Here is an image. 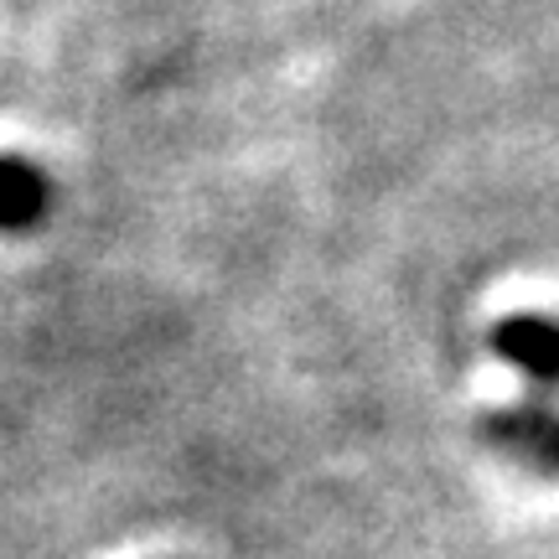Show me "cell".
<instances>
[{
    "instance_id": "6da1fadb",
    "label": "cell",
    "mask_w": 559,
    "mask_h": 559,
    "mask_svg": "<svg viewBox=\"0 0 559 559\" xmlns=\"http://www.w3.org/2000/svg\"><path fill=\"white\" fill-rule=\"evenodd\" d=\"M481 430L492 445L508 456L528 461L539 472H559V415L549 404H508V409H487Z\"/></svg>"
},
{
    "instance_id": "7a4b0ae2",
    "label": "cell",
    "mask_w": 559,
    "mask_h": 559,
    "mask_svg": "<svg viewBox=\"0 0 559 559\" xmlns=\"http://www.w3.org/2000/svg\"><path fill=\"white\" fill-rule=\"evenodd\" d=\"M492 347L513 368H523L539 389H559V321L555 317H534V311L502 317L492 326Z\"/></svg>"
},
{
    "instance_id": "3957f363",
    "label": "cell",
    "mask_w": 559,
    "mask_h": 559,
    "mask_svg": "<svg viewBox=\"0 0 559 559\" xmlns=\"http://www.w3.org/2000/svg\"><path fill=\"white\" fill-rule=\"evenodd\" d=\"M52 207V181L32 160L0 156V234H26L37 228Z\"/></svg>"
}]
</instances>
